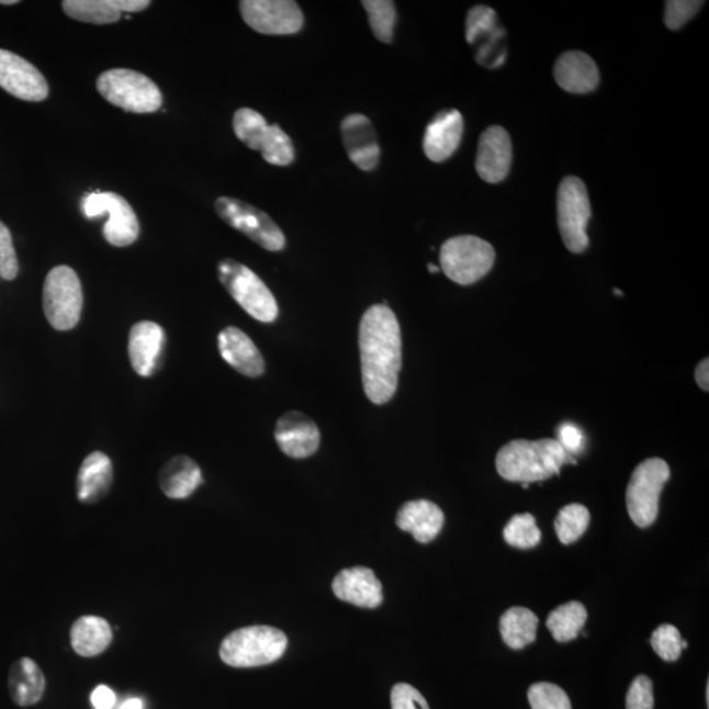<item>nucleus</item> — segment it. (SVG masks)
<instances>
[{
	"label": "nucleus",
	"mask_w": 709,
	"mask_h": 709,
	"mask_svg": "<svg viewBox=\"0 0 709 709\" xmlns=\"http://www.w3.org/2000/svg\"><path fill=\"white\" fill-rule=\"evenodd\" d=\"M359 349L365 396L376 405L390 403L396 394L403 365L399 324L390 306L373 305L363 314Z\"/></svg>",
	"instance_id": "obj_1"
},
{
	"label": "nucleus",
	"mask_w": 709,
	"mask_h": 709,
	"mask_svg": "<svg viewBox=\"0 0 709 709\" xmlns=\"http://www.w3.org/2000/svg\"><path fill=\"white\" fill-rule=\"evenodd\" d=\"M575 463L556 439L513 440L500 448L496 465L510 483H539L559 474L561 466Z\"/></svg>",
	"instance_id": "obj_2"
},
{
	"label": "nucleus",
	"mask_w": 709,
	"mask_h": 709,
	"mask_svg": "<svg viewBox=\"0 0 709 709\" xmlns=\"http://www.w3.org/2000/svg\"><path fill=\"white\" fill-rule=\"evenodd\" d=\"M286 646L285 633L278 628L245 627L225 638L220 646V657L233 667L265 666L282 657Z\"/></svg>",
	"instance_id": "obj_3"
},
{
	"label": "nucleus",
	"mask_w": 709,
	"mask_h": 709,
	"mask_svg": "<svg viewBox=\"0 0 709 709\" xmlns=\"http://www.w3.org/2000/svg\"><path fill=\"white\" fill-rule=\"evenodd\" d=\"M221 284L243 310L259 323L271 324L279 316L275 296L256 272L226 258L217 266Z\"/></svg>",
	"instance_id": "obj_4"
},
{
	"label": "nucleus",
	"mask_w": 709,
	"mask_h": 709,
	"mask_svg": "<svg viewBox=\"0 0 709 709\" xmlns=\"http://www.w3.org/2000/svg\"><path fill=\"white\" fill-rule=\"evenodd\" d=\"M98 91L106 102L126 112L153 113L164 103L159 87L144 74L130 69H112L100 74Z\"/></svg>",
	"instance_id": "obj_5"
},
{
	"label": "nucleus",
	"mask_w": 709,
	"mask_h": 709,
	"mask_svg": "<svg viewBox=\"0 0 709 709\" xmlns=\"http://www.w3.org/2000/svg\"><path fill=\"white\" fill-rule=\"evenodd\" d=\"M494 262V247L476 236L453 237L440 249V270L460 285L479 282L492 270Z\"/></svg>",
	"instance_id": "obj_6"
},
{
	"label": "nucleus",
	"mask_w": 709,
	"mask_h": 709,
	"mask_svg": "<svg viewBox=\"0 0 709 709\" xmlns=\"http://www.w3.org/2000/svg\"><path fill=\"white\" fill-rule=\"evenodd\" d=\"M44 313L59 331L74 329L83 307L82 284L69 266H58L46 275L43 293Z\"/></svg>",
	"instance_id": "obj_7"
},
{
	"label": "nucleus",
	"mask_w": 709,
	"mask_h": 709,
	"mask_svg": "<svg viewBox=\"0 0 709 709\" xmlns=\"http://www.w3.org/2000/svg\"><path fill=\"white\" fill-rule=\"evenodd\" d=\"M671 479L665 460L646 459L633 471L627 487V508L633 524L646 528L659 517L662 489Z\"/></svg>",
	"instance_id": "obj_8"
},
{
	"label": "nucleus",
	"mask_w": 709,
	"mask_h": 709,
	"mask_svg": "<svg viewBox=\"0 0 709 709\" xmlns=\"http://www.w3.org/2000/svg\"><path fill=\"white\" fill-rule=\"evenodd\" d=\"M590 218L592 205L585 183L579 178H565L558 192V221L569 251L579 254L587 249Z\"/></svg>",
	"instance_id": "obj_9"
},
{
	"label": "nucleus",
	"mask_w": 709,
	"mask_h": 709,
	"mask_svg": "<svg viewBox=\"0 0 709 709\" xmlns=\"http://www.w3.org/2000/svg\"><path fill=\"white\" fill-rule=\"evenodd\" d=\"M218 217L233 229H236L247 238H250L269 251H280L285 247L284 233L269 214L232 198H218L214 203Z\"/></svg>",
	"instance_id": "obj_10"
},
{
	"label": "nucleus",
	"mask_w": 709,
	"mask_h": 709,
	"mask_svg": "<svg viewBox=\"0 0 709 709\" xmlns=\"http://www.w3.org/2000/svg\"><path fill=\"white\" fill-rule=\"evenodd\" d=\"M87 218L102 217L109 214L103 227V236L112 246L126 247L135 244L139 236V223L136 212L122 195L115 192H93L82 202Z\"/></svg>",
	"instance_id": "obj_11"
},
{
	"label": "nucleus",
	"mask_w": 709,
	"mask_h": 709,
	"mask_svg": "<svg viewBox=\"0 0 709 709\" xmlns=\"http://www.w3.org/2000/svg\"><path fill=\"white\" fill-rule=\"evenodd\" d=\"M239 11L245 23L262 35H294L303 30V11L292 0H243Z\"/></svg>",
	"instance_id": "obj_12"
},
{
	"label": "nucleus",
	"mask_w": 709,
	"mask_h": 709,
	"mask_svg": "<svg viewBox=\"0 0 709 709\" xmlns=\"http://www.w3.org/2000/svg\"><path fill=\"white\" fill-rule=\"evenodd\" d=\"M0 87L26 102H43L49 97V85L36 66L15 53L0 49Z\"/></svg>",
	"instance_id": "obj_13"
},
{
	"label": "nucleus",
	"mask_w": 709,
	"mask_h": 709,
	"mask_svg": "<svg viewBox=\"0 0 709 709\" xmlns=\"http://www.w3.org/2000/svg\"><path fill=\"white\" fill-rule=\"evenodd\" d=\"M277 443L286 457L306 459L316 453L320 443L319 428L301 412H288L275 427Z\"/></svg>",
	"instance_id": "obj_14"
},
{
	"label": "nucleus",
	"mask_w": 709,
	"mask_h": 709,
	"mask_svg": "<svg viewBox=\"0 0 709 709\" xmlns=\"http://www.w3.org/2000/svg\"><path fill=\"white\" fill-rule=\"evenodd\" d=\"M513 160L511 138L500 126H491L480 137L476 170L486 183L497 184L507 177Z\"/></svg>",
	"instance_id": "obj_15"
},
{
	"label": "nucleus",
	"mask_w": 709,
	"mask_h": 709,
	"mask_svg": "<svg viewBox=\"0 0 709 709\" xmlns=\"http://www.w3.org/2000/svg\"><path fill=\"white\" fill-rule=\"evenodd\" d=\"M344 145L351 162L363 171L376 169L380 160V146L371 120L361 113H351L344 119Z\"/></svg>",
	"instance_id": "obj_16"
},
{
	"label": "nucleus",
	"mask_w": 709,
	"mask_h": 709,
	"mask_svg": "<svg viewBox=\"0 0 709 709\" xmlns=\"http://www.w3.org/2000/svg\"><path fill=\"white\" fill-rule=\"evenodd\" d=\"M333 592L340 600L361 608H376L383 604V585L372 569H344L333 581Z\"/></svg>",
	"instance_id": "obj_17"
},
{
	"label": "nucleus",
	"mask_w": 709,
	"mask_h": 709,
	"mask_svg": "<svg viewBox=\"0 0 709 709\" xmlns=\"http://www.w3.org/2000/svg\"><path fill=\"white\" fill-rule=\"evenodd\" d=\"M463 133L464 119L459 111L439 112L426 128L424 138L426 157L435 164L444 162L458 150Z\"/></svg>",
	"instance_id": "obj_18"
},
{
	"label": "nucleus",
	"mask_w": 709,
	"mask_h": 709,
	"mask_svg": "<svg viewBox=\"0 0 709 709\" xmlns=\"http://www.w3.org/2000/svg\"><path fill=\"white\" fill-rule=\"evenodd\" d=\"M166 344L164 327L142 320L132 327L130 333V359L133 370L143 378H150L156 372L160 354Z\"/></svg>",
	"instance_id": "obj_19"
},
{
	"label": "nucleus",
	"mask_w": 709,
	"mask_h": 709,
	"mask_svg": "<svg viewBox=\"0 0 709 709\" xmlns=\"http://www.w3.org/2000/svg\"><path fill=\"white\" fill-rule=\"evenodd\" d=\"M218 350L227 364L247 378H259L266 371V361L246 333L229 326L218 334Z\"/></svg>",
	"instance_id": "obj_20"
},
{
	"label": "nucleus",
	"mask_w": 709,
	"mask_h": 709,
	"mask_svg": "<svg viewBox=\"0 0 709 709\" xmlns=\"http://www.w3.org/2000/svg\"><path fill=\"white\" fill-rule=\"evenodd\" d=\"M396 524L399 530L410 532L418 543L427 544L437 538L443 528L444 514L431 500H410L399 508Z\"/></svg>",
	"instance_id": "obj_21"
},
{
	"label": "nucleus",
	"mask_w": 709,
	"mask_h": 709,
	"mask_svg": "<svg viewBox=\"0 0 709 709\" xmlns=\"http://www.w3.org/2000/svg\"><path fill=\"white\" fill-rule=\"evenodd\" d=\"M554 79L567 92L588 93L599 85V70L585 53L566 52L554 65Z\"/></svg>",
	"instance_id": "obj_22"
},
{
	"label": "nucleus",
	"mask_w": 709,
	"mask_h": 709,
	"mask_svg": "<svg viewBox=\"0 0 709 709\" xmlns=\"http://www.w3.org/2000/svg\"><path fill=\"white\" fill-rule=\"evenodd\" d=\"M113 480L112 461L103 452H92L79 468L77 497L83 504H97L109 494Z\"/></svg>",
	"instance_id": "obj_23"
},
{
	"label": "nucleus",
	"mask_w": 709,
	"mask_h": 709,
	"mask_svg": "<svg viewBox=\"0 0 709 709\" xmlns=\"http://www.w3.org/2000/svg\"><path fill=\"white\" fill-rule=\"evenodd\" d=\"M203 483V473L196 461L184 454L167 461L159 472L160 491L171 499L189 498Z\"/></svg>",
	"instance_id": "obj_24"
},
{
	"label": "nucleus",
	"mask_w": 709,
	"mask_h": 709,
	"mask_svg": "<svg viewBox=\"0 0 709 709\" xmlns=\"http://www.w3.org/2000/svg\"><path fill=\"white\" fill-rule=\"evenodd\" d=\"M42 668L31 659L13 662L9 675V690L13 704L29 707L38 704L45 693Z\"/></svg>",
	"instance_id": "obj_25"
},
{
	"label": "nucleus",
	"mask_w": 709,
	"mask_h": 709,
	"mask_svg": "<svg viewBox=\"0 0 709 709\" xmlns=\"http://www.w3.org/2000/svg\"><path fill=\"white\" fill-rule=\"evenodd\" d=\"M113 633L109 621L99 617H82L72 624L71 646L82 657H97L111 645Z\"/></svg>",
	"instance_id": "obj_26"
},
{
	"label": "nucleus",
	"mask_w": 709,
	"mask_h": 709,
	"mask_svg": "<svg viewBox=\"0 0 709 709\" xmlns=\"http://www.w3.org/2000/svg\"><path fill=\"white\" fill-rule=\"evenodd\" d=\"M539 618L525 607H511L502 615L499 630L508 648L519 651L537 640Z\"/></svg>",
	"instance_id": "obj_27"
},
{
	"label": "nucleus",
	"mask_w": 709,
	"mask_h": 709,
	"mask_svg": "<svg viewBox=\"0 0 709 709\" xmlns=\"http://www.w3.org/2000/svg\"><path fill=\"white\" fill-rule=\"evenodd\" d=\"M63 9L69 18L90 24H113L122 19L120 0H65Z\"/></svg>",
	"instance_id": "obj_28"
},
{
	"label": "nucleus",
	"mask_w": 709,
	"mask_h": 709,
	"mask_svg": "<svg viewBox=\"0 0 709 709\" xmlns=\"http://www.w3.org/2000/svg\"><path fill=\"white\" fill-rule=\"evenodd\" d=\"M586 620L585 606L573 600L554 608L547 619V627L554 640L569 642L577 638L579 632L584 630Z\"/></svg>",
	"instance_id": "obj_29"
},
{
	"label": "nucleus",
	"mask_w": 709,
	"mask_h": 709,
	"mask_svg": "<svg viewBox=\"0 0 709 709\" xmlns=\"http://www.w3.org/2000/svg\"><path fill=\"white\" fill-rule=\"evenodd\" d=\"M590 525V511L587 507L579 504L567 505L561 508L554 530L561 543L569 545L577 541L584 534Z\"/></svg>",
	"instance_id": "obj_30"
},
{
	"label": "nucleus",
	"mask_w": 709,
	"mask_h": 709,
	"mask_svg": "<svg viewBox=\"0 0 709 709\" xmlns=\"http://www.w3.org/2000/svg\"><path fill=\"white\" fill-rule=\"evenodd\" d=\"M361 5L368 13L374 37L381 43L391 44L397 22L396 5L391 0H365Z\"/></svg>",
	"instance_id": "obj_31"
},
{
	"label": "nucleus",
	"mask_w": 709,
	"mask_h": 709,
	"mask_svg": "<svg viewBox=\"0 0 709 709\" xmlns=\"http://www.w3.org/2000/svg\"><path fill=\"white\" fill-rule=\"evenodd\" d=\"M497 13L491 7L476 5L468 12L465 23V37L468 44L476 45L484 42V38H497L504 35V31L498 29Z\"/></svg>",
	"instance_id": "obj_32"
},
{
	"label": "nucleus",
	"mask_w": 709,
	"mask_h": 709,
	"mask_svg": "<svg viewBox=\"0 0 709 709\" xmlns=\"http://www.w3.org/2000/svg\"><path fill=\"white\" fill-rule=\"evenodd\" d=\"M259 151L266 162L273 166H290L294 160V146L290 136L278 124L269 125Z\"/></svg>",
	"instance_id": "obj_33"
},
{
	"label": "nucleus",
	"mask_w": 709,
	"mask_h": 709,
	"mask_svg": "<svg viewBox=\"0 0 709 709\" xmlns=\"http://www.w3.org/2000/svg\"><path fill=\"white\" fill-rule=\"evenodd\" d=\"M504 539L508 545L530 550L540 543L541 531L531 514H518L508 520L504 530Z\"/></svg>",
	"instance_id": "obj_34"
},
{
	"label": "nucleus",
	"mask_w": 709,
	"mask_h": 709,
	"mask_svg": "<svg viewBox=\"0 0 709 709\" xmlns=\"http://www.w3.org/2000/svg\"><path fill=\"white\" fill-rule=\"evenodd\" d=\"M269 128L266 119L251 109H240L234 113L233 130L247 147L259 151L260 143Z\"/></svg>",
	"instance_id": "obj_35"
},
{
	"label": "nucleus",
	"mask_w": 709,
	"mask_h": 709,
	"mask_svg": "<svg viewBox=\"0 0 709 709\" xmlns=\"http://www.w3.org/2000/svg\"><path fill=\"white\" fill-rule=\"evenodd\" d=\"M651 644L654 652L667 662L677 661L684 649L688 646L687 641L682 639L677 627L672 624L660 626L652 634Z\"/></svg>",
	"instance_id": "obj_36"
},
{
	"label": "nucleus",
	"mask_w": 709,
	"mask_h": 709,
	"mask_svg": "<svg viewBox=\"0 0 709 709\" xmlns=\"http://www.w3.org/2000/svg\"><path fill=\"white\" fill-rule=\"evenodd\" d=\"M528 700L532 709H572L571 699L563 688L548 682L532 685Z\"/></svg>",
	"instance_id": "obj_37"
},
{
	"label": "nucleus",
	"mask_w": 709,
	"mask_h": 709,
	"mask_svg": "<svg viewBox=\"0 0 709 709\" xmlns=\"http://www.w3.org/2000/svg\"><path fill=\"white\" fill-rule=\"evenodd\" d=\"M665 4V24L668 30L677 31L697 15L704 2H697V0H668Z\"/></svg>",
	"instance_id": "obj_38"
},
{
	"label": "nucleus",
	"mask_w": 709,
	"mask_h": 709,
	"mask_svg": "<svg viewBox=\"0 0 709 709\" xmlns=\"http://www.w3.org/2000/svg\"><path fill=\"white\" fill-rule=\"evenodd\" d=\"M19 273V262L11 232L0 221V278L13 280Z\"/></svg>",
	"instance_id": "obj_39"
},
{
	"label": "nucleus",
	"mask_w": 709,
	"mask_h": 709,
	"mask_svg": "<svg viewBox=\"0 0 709 709\" xmlns=\"http://www.w3.org/2000/svg\"><path fill=\"white\" fill-rule=\"evenodd\" d=\"M653 684L646 675H639L627 694V709H653Z\"/></svg>",
	"instance_id": "obj_40"
},
{
	"label": "nucleus",
	"mask_w": 709,
	"mask_h": 709,
	"mask_svg": "<svg viewBox=\"0 0 709 709\" xmlns=\"http://www.w3.org/2000/svg\"><path fill=\"white\" fill-rule=\"evenodd\" d=\"M392 709H430L424 695L407 684H397L391 694Z\"/></svg>",
	"instance_id": "obj_41"
},
{
	"label": "nucleus",
	"mask_w": 709,
	"mask_h": 709,
	"mask_svg": "<svg viewBox=\"0 0 709 709\" xmlns=\"http://www.w3.org/2000/svg\"><path fill=\"white\" fill-rule=\"evenodd\" d=\"M559 444L564 448V451L569 454L578 453L584 446V434L579 430V427L573 424H563L558 428V439Z\"/></svg>",
	"instance_id": "obj_42"
},
{
	"label": "nucleus",
	"mask_w": 709,
	"mask_h": 709,
	"mask_svg": "<svg viewBox=\"0 0 709 709\" xmlns=\"http://www.w3.org/2000/svg\"><path fill=\"white\" fill-rule=\"evenodd\" d=\"M91 704L95 709H112L116 704V695L109 686L100 685L91 694Z\"/></svg>",
	"instance_id": "obj_43"
},
{
	"label": "nucleus",
	"mask_w": 709,
	"mask_h": 709,
	"mask_svg": "<svg viewBox=\"0 0 709 709\" xmlns=\"http://www.w3.org/2000/svg\"><path fill=\"white\" fill-rule=\"evenodd\" d=\"M695 378H697L698 384L701 390L709 391V360L705 359L698 365L697 371H695Z\"/></svg>",
	"instance_id": "obj_44"
},
{
	"label": "nucleus",
	"mask_w": 709,
	"mask_h": 709,
	"mask_svg": "<svg viewBox=\"0 0 709 709\" xmlns=\"http://www.w3.org/2000/svg\"><path fill=\"white\" fill-rule=\"evenodd\" d=\"M144 704L142 699L138 698H132L126 701H124V705L120 707V709H143Z\"/></svg>",
	"instance_id": "obj_45"
},
{
	"label": "nucleus",
	"mask_w": 709,
	"mask_h": 709,
	"mask_svg": "<svg viewBox=\"0 0 709 709\" xmlns=\"http://www.w3.org/2000/svg\"><path fill=\"white\" fill-rule=\"evenodd\" d=\"M427 269H428V272L430 273H438L441 271L438 266H435L431 263L427 266Z\"/></svg>",
	"instance_id": "obj_46"
},
{
	"label": "nucleus",
	"mask_w": 709,
	"mask_h": 709,
	"mask_svg": "<svg viewBox=\"0 0 709 709\" xmlns=\"http://www.w3.org/2000/svg\"><path fill=\"white\" fill-rule=\"evenodd\" d=\"M18 0H0V4L9 5V4H18Z\"/></svg>",
	"instance_id": "obj_47"
}]
</instances>
